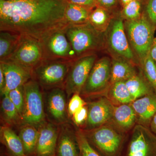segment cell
Masks as SVG:
<instances>
[{"label":"cell","instance_id":"cell-26","mask_svg":"<svg viewBox=\"0 0 156 156\" xmlns=\"http://www.w3.org/2000/svg\"><path fill=\"white\" fill-rule=\"evenodd\" d=\"M111 19L106 10L98 6L89 15V22L97 30L105 32L108 26Z\"/></svg>","mask_w":156,"mask_h":156},{"label":"cell","instance_id":"cell-31","mask_svg":"<svg viewBox=\"0 0 156 156\" xmlns=\"http://www.w3.org/2000/svg\"><path fill=\"white\" fill-rule=\"evenodd\" d=\"M5 94L8 95L10 100L16 107L21 119L24 106V92L23 86L13 89L8 93Z\"/></svg>","mask_w":156,"mask_h":156},{"label":"cell","instance_id":"cell-18","mask_svg":"<svg viewBox=\"0 0 156 156\" xmlns=\"http://www.w3.org/2000/svg\"><path fill=\"white\" fill-rule=\"evenodd\" d=\"M136 72L130 62L119 58H113L112 61L110 83L126 81L136 75Z\"/></svg>","mask_w":156,"mask_h":156},{"label":"cell","instance_id":"cell-15","mask_svg":"<svg viewBox=\"0 0 156 156\" xmlns=\"http://www.w3.org/2000/svg\"><path fill=\"white\" fill-rule=\"evenodd\" d=\"M39 131L35 156H56L58 139L56 128L52 124H46Z\"/></svg>","mask_w":156,"mask_h":156},{"label":"cell","instance_id":"cell-21","mask_svg":"<svg viewBox=\"0 0 156 156\" xmlns=\"http://www.w3.org/2000/svg\"><path fill=\"white\" fill-rule=\"evenodd\" d=\"M1 140L12 156L25 155L20 137L11 128L7 127L1 128Z\"/></svg>","mask_w":156,"mask_h":156},{"label":"cell","instance_id":"cell-38","mask_svg":"<svg viewBox=\"0 0 156 156\" xmlns=\"http://www.w3.org/2000/svg\"><path fill=\"white\" fill-rule=\"evenodd\" d=\"M6 82L5 75L2 68L0 67V91L1 93L3 95L5 88Z\"/></svg>","mask_w":156,"mask_h":156},{"label":"cell","instance_id":"cell-16","mask_svg":"<svg viewBox=\"0 0 156 156\" xmlns=\"http://www.w3.org/2000/svg\"><path fill=\"white\" fill-rule=\"evenodd\" d=\"M140 125L150 126L156 114V95L154 93L136 99L131 103Z\"/></svg>","mask_w":156,"mask_h":156},{"label":"cell","instance_id":"cell-42","mask_svg":"<svg viewBox=\"0 0 156 156\" xmlns=\"http://www.w3.org/2000/svg\"><path fill=\"white\" fill-rule=\"evenodd\" d=\"M94 1H95V4H96V5H98V2H99V0H94Z\"/></svg>","mask_w":156,"mask_h":156},{"label":"cell","instance_id":"cell-24","mask_svg":"<svg viewBox=\"0 0 156 156\" xmlns=\"http://www.w3.org/2000/svg\"><path fill=\"white\" fill-rule=\"evenodd\" d=\"M125 82L134 100L145 95L154 93L146 80L136 74Z\"/></svg>","mask_w":156,"mask_h":156},{"label":"cell","instance_id":"cell-45","mask_svg":"<svg viewBox=\"0 0 156 156\" xmlns=\"http://www.w3.org/2000/svg\"><path fill=\"white\" fill-rule=\"evenodd\" d=\"M10 156H12V155H11V154H10Z\"/></svg>","mask_w":156,"mask_h":156},{"label":"cell","instance_id":"cell-9","mask_svg":"<svg viewBox=\"0 0 156 156\" xmlns=\"http://www.w3.org/2000/svg\"><path fill=\"white\" fill-rule=\"evenodd\" d=\"M96 59L97 56L94 53L82 56L73 62L64 83L69 96L80 93Z\"/></svg>","mask_w":156,"mask_h":156},{"label":"cell","instance_id":"cell-33","mask_svg":"<svg viewBox=\"0 0 156 156\" xmlns=\"http://www.w3.org/2000/svg\"><path fill=\"white\" fill-rule=\"evenodd\" d=\"M86 103L79 94H74L71 98L68 106V110L70 115L73 116L75 113L86 105Z\"/></svg>","mask_w":156,"mask_h":156},{"label":"cell","instance_id":"cell-4","mask_svg":"<svg viewBox=\"0 0 156 156\" xmlns=\"http://www.w3.org/2000/svg\"><path fill=\"white\" fill-rule=\"evenodd\" d=\"M66 27L51 31L39 40L43 48L44 60L72 61L76 59L66 34Z\"/></svg>","mask_w":156,"mask_h":156},{"label":"cell","instance_id":"cell-7","mask_svg":"<svg viewBox=\"0 0 156 156\" xmlns=\"http://www.w3.org/2000/svg\"><path fill=\"white\" fill-rule=\"evenodd\" d=\"M40 86L37 81L32 79L23 85L24 106L21 119L27 125L38 126L41 124L44 119Z\"/></svg>","mask_w":156,"mask_h":156},{"label":"cell","instance_id":"cell-17","mask_svg":"<svg viewBox=\"0 0 156 156\" xmlns=\"http://www.w3.org/2000/svg\"><path fill=\"white\" fill-rule=\"evenodd\" d=\"M48 109L56 122H62L66 119V95L60 88H55L50 92L48 98Z\"/></svg>","mask_w":156,"mask_h":156},{"label":"cell","instance_id":"cell-41","mask_svg":"<svg viewBox=\"0 0 156 156\" xmlns=\"http://www.w3.org/2000/svg\"><path fill=\"white\" fill-rule=\"evenodd\" d=\"M121 1L124 6H125L128 4V3H130V2H132L134 0H121Z\"/></svg>","mask_w":156,"mask_h":156},{"label":"cell","instance_id":"cell-5","mask_svg":"<svg viewBox=\"0 0 156 156\" xmlns=\"http://www.w3.org/2000/svg\"><path fill=\"white\" fill-rule=\"evenodd\" d=\"M105 44L115 58H123L131 62L135 56L129 44L121 17L112 18L105 32Z\"/></svg>","mask_w":156,"mask_h":156},{"label":"cell","instance_id":"cell-8","mask_svg":"<svg viewBox=\"0 0 156 156\" xmlns=\"http://www.w3.org/2000/svg\"><path fill=\"white\" fill-rule=\"evenodd\" d=\"M74 61V60H73ZM44 60L33 70L40 85L55 87L65 82L73 61Z\"/></svg>","mask_w":156,"mask_h":156},{"label":"cell","instance_id":"cell-40","mask_svg":"<svg viewBox=\"0 0 156 156\" xmlns=\"http://www.w3.org/2000/svg\"><path fill=\"white\" fill-rule=\"evenodd\" d=\"M150 127L151 131L156 135V114L151 121Z\"/></svg>","mask_w":156,"mask_h":156},{"label":"cell","instance_id":"cell-32","mask_svg":"<svg viewBox=\"0 0 156 156\" xmlns=\"http://www.w3.org/2000/svg\"><path fill=\"white\" fill-rule=\"evenodd\" d=\"M141 11V3L140 0H134L124 6L123 17L127 20H134L140 18Z\"/></svg>","mask_w":156,"mask_h":156},{"label":"cell","instance_id":"cell-29","mask_svg":"<svg viewBox=\"0 0 156 156\" xmlns=\"http://www.w3.org/2000/svg\"><path fill=\"white\" fill-rule=\"evenodd\" d=\"M143 72L148 83L156 95V66L149 54L141 62Z\"/></svg>","mask_w":156,"mask_h":156},{"label":"cell","instance_id":"cell-6","mask_svg":"<svg viewBox=\"0 0 156 156\" xmlns=\"http://www.w3.org/2000/svg\"><path fill=\"white\" fill-rule=\"evenodd\" d=\"M44 60V51L38 39L21 35L15 50L5 60L14 62L33 71Z\"/></svg>","mask_w":156,"mask_h":156},{"label":"cell","instance_id":"cell-14","mask_svg":"<svg viewBox=\"0 0 156 156\" xmlns=\"http://www.w3.org/2000/svg\"><path fill=\"white\" fill-rule=\"evenodd\" d=\"M114 107L111 102L103 98L89 104L87 125L91 128L100 127L112 118Z\"/></svg>","mask_w":156,"mask_h":156},{"label":"cell","instance_id":"cell-22","mask_svg":"<svg viewBox=\"0 0 156 156\" xmlns=\"http://www.w3.org/2000/svg\"><path fill=\"white\" fill-rule=\"evenodd\" d=\"M91 10L67 2L65 17L68 24L76 25L89 22Z\"/></svg>","mask_w":156,"mask_h":156},{"label":"cell","instance_id":"cell-25","mask_svg":"<svg viewBox=\"0 0 156 156\" xmlns=\"http://www.w3.org/2000/svg\"><path fill=\"white\" fill-rule=\"evenodd\" d=\"M20 35L8 31H1L0 61L5 60L12 54L19 42Z\"/></svg>","mask_w":156,"mask_h":156},{"label":"cell","instance_id":"cell-1","mask_svg":"<svg viewBox=\"0 0 156 156\" xmlns=\"http://www.w3.org/2000/svg\"><path fill=\"white\" fill-rule=\"evenodd\" d=\"M66 0H0V30L40 40L68 25Z\"/></svg>","mask_w":156,"mask_h":156},{"label":"cell","instance_id":"cell-11","mask_svg":"<svg viewBox=\"0 0 156 156\" xmlns=\"http://www.w3.org/2000/svg\"><path fill=\"white\" fill-rule=\"evenodd\" d=\"M124 156H156V135L147 126H136Z\"/></svg>","mask_w":156,"mask_h":156},{"label":"cell","instance_id":"cell-34","mask_svg":"<svg viewBox=\"0 0 156 156\" xmlns=\"http://www.w3.org/2000/svg\"><path fill=\"white\" fill-rule=\"evenodd\" d=\"M146 15L153 25L156 26V0H148L146 7Z\"/></svg>","mask_w":156,"mask_h":156},{"label":"cell","instance_id":"cell-23","mask_svg":"<svg viewBox=\"0 0 156 156\" xmlns=\"http://www.w3.org/2000/svg\"><path fill=\"white\" fill-rule=\"evenodd\" d=\"M39 131L35 126L27 125L20 130L19 136L22 141L24 153L29 156H35Z\"/></svg>","mask_w":156,"mask_h":156},{"label":"cell","instance_id":"cell-43","mask_svg":"<svg viewBox=\"0 0 156 156\" xmlns=\"http://www.w3.org/2000/svg\"><path fill=\"white\" fill-rule=\"evenodd\" d=\"M154 41L155 42V44L156 45V38L154 40Z\"/></svg>","mask_w":156,"mask_h":156},{"label":"cell","instance_id":"cell-30","mask_svg":"<svg viewBox=\"0 0 156 156\" xmlns=\"http://www.w3.org/2000/svg\"><path fill=\"white\" fill-rule=\"evenodd\" d=\"M75 135L80 156H102L92 147L83 133L78 131Z\"/></svg>","mask_w":156,"mask_h":156},{"label":"cell","instance_id":"cell-27","mask_svg":"<svg viewBox=\"0 0 156 156\" xmlns=\"http://www.w3.org/2000/svg\"><path fill=\"white\" fill-rule=\"evenodd\" d=\"M112 85L110 94L115 101L121 104L131 103L134 101L125 81L115 82Z\"/></svg>","mask_w":156,"mask_h":156},{"label":"cell","instance_id":"cell-44","mask_svg":"<svg viewBox=\"0 0 156 156\" xmlns=\"http://www.w3.org/2000/svg\"><path fill=\"white\" fill-rule=\"evenodd\" d=\"M23 156H29V155H24Z\"/></svg>","mask_w":156,"mask_h":156},{"label":"cell","instance_id":"cell-46","mask_svg":"<svg viewBox=\"0 0 156 156\" xmlns=\"http://www.w3.org/2000/svg\"><path fill=\"white\" fill-rule=\"evenodd\" d=\"M140 1H143V0H140Z\"/></svg>","mask_w":156,"mask_h":156},{"label":"cell","instance_id":"cell-20","mask_svg":"<svg viewBox=\"0 0 156 156\" xmlns=\"http://www.w3.org/2000/svg\"><path fill=\"white\" fill-rule=\"evenodd\" d=\"M56 156H80L76 135L63 131L58 136Z\"/></svg>","mask_w":156,"mask_h":156},{"label":"cell","instance_id":"cell-28","mask_svg":"<svg viewBox=\"0 0 156 156\" xmlns=\"http://www.w3.org/2000/svg\"><path fill=\"white\" fill-rule=\"evenodd\" d=\"M1 103V108L4 119L8 122L16 123L21 118L16 107L7 94H4Z\"/></svg>","mask_w":156,"mask_h":156},{"label":"cell","instance_id":"cell-2","mask_svg":"<svg viewBox=\"0 0 156 156\" xmlns=\"http://www.w3.org/2000/svg\"><path fill=\"white\" fill-rule=\"evenodd\" d=\"M65 31L76 59L94 54L105 44V32L97 30L89 22L76 25L69 24Z\"/></svg>","mask_w":156,"mask_h":156},{"label":"cell","instance_id":"cell-19","mask_svg":"<svg viewBox=\"0 0 156 156\" xmlns=\"http://www.w3.org/2000/svg\"><path fill=\"white\" fill-rule=\"evenodd\" d=\"M112 118L120 128L126 130L132 128L137 120L135 111L128 104L114 106Z\"/></svg>","mask_w":156,"mask_h":156},{"label":"cell","instance_id":"cell-35","mask_svg":"<svg viewBox=\"0 0 156 156\" xmlns=\"http://www.w3.org/2000/svg\"><path fill=\"white\" fill-rule=\"evenodd\" d=\"M88 110L85 105L74 114L72 116L74 122L78 126L82 125L87 121L88 117Z\"/></svg>","mask_w":156,"mask_h":156},{"label":"cell","instance_id":"cell-39","mask_svg":"<svg viewBox=\"0 0 156 156\" xmlns=\"http://www.w3.org/2000/svg\"><path fill=\"white\" fill-rule=\"evenodd\" d=\"M149 54L156 66V45L155 44L151 48Z\"/></svg>","mask_w":156,"mask_h":156},{"label":"cell","instance_id":"cell-3","mask_svg":"<svg viewBox=\"0 0 156 156\" xmlns=\"http://www.w3.org/2000/svg\"><path fill=\"white\" fill-rule=\"evenodd\" d=\"M124 26L131 49L141 62L149 55L153 45L155 27L146 15L134 20H126Z\"/></svg>","mask_w":156,"mask_h":156},{"label":"cell","instance_id":"cell-12","mask_svg":"<svg viewBox=\"0 0 156 156\" xmlns=\"http://www.w3.org/2000/svg\"><path fill=\"white\" fill-rule=\"evenodd\" d=\"M112 61L104 57L95 62L81 92L92 94L102 91L110 82Z\"/></svg>","mask_w":156,"mask_h":156},{"label":"cell","instance_id":"cell-36","mask_svg":"<svg viewBox=\"0 0 156 156\" xmlns=\"http://www.w3.org/2000/svg\"><path fill=\"white\" fill-rule=\"evenodd\" d=\"M69 3L76 4L91 10L96 6L94 0H66Z\"/></svg>","mask_w":156,"mask_h":156},{"label":"cell","instance_id":"cell-37","mask_svg":"<svg viewBox=\"0 0 156 156\" xmlns=\"http://www.w3.org/2000/svg\"><path fill=\"white\" fill-rule=\"evenodd\" d=\"M116 0H99L98 5L102 8H110L115 4Z\"/></svg>","mask_w":156,"mask_h":156},{"label":"cell","instance_id":"cell-10","mask_svg":"<svg viewBox=\"0 0 156 156\" xmlns=\"http://www.w3.org/2000/svg\"><path fill=\"white\" fill-rule=\"evenodd\" d=\"M89 142L102 156H119L123 138L110 127L101 126L90 134Z\"/></svg>","mask_w":156,"mask_h":156},{"label":"cell","instance_id":"cell-13","mask_svg":"<svg viewBox=\"0 0 156 156\" xmlns=\"http://www.w3.org/2000/svg\"><path fill=\"white\" fill-rule=\"evenodd\" d=\"M5 79L6 86L3 95L23 86L33 77V71L9 60L0 61Z\"/></svg>","mask_w":156,"mask_h":156}]
</instances>
